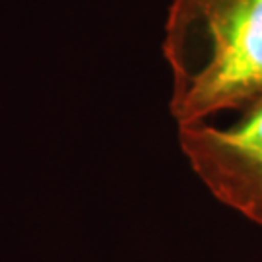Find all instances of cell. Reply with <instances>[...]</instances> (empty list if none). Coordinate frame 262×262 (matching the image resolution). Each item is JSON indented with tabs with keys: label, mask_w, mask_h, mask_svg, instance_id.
Returning a JSON list of instances; mask_svg holds the SVG:
<instances>
[{
	"label": "cell",
	"mask_w": 262,
	"mask_h": 262,
	"mask_svg": "<svg viewBox=\"0 0 262 262\" xmlns=\"http://www.w3.org/2000/svg\"><path fill=\"white\" fill-rule=\"evenodd\" d=\"M163 56L179 126L262 97V0H171Z\"/></svg>",
	"instance_id": "6da1fadb"
},
{
	"label": "cell",
	"mask_w": 262,
	"mask_h": 262,
	"mask_svg": "<svg viewBox=\"0 0 262 262\" xmlns=\"http://www.w3.org/2000/svg\"><path fill=\"white\" fill-rule=\"evenodd\" d=\"M179 144L220 202L262 225V97L235 113L227 124L179 126Z\"/></svg>",
	"instance_id": "7a4b0ae2"
}]
</instances>
